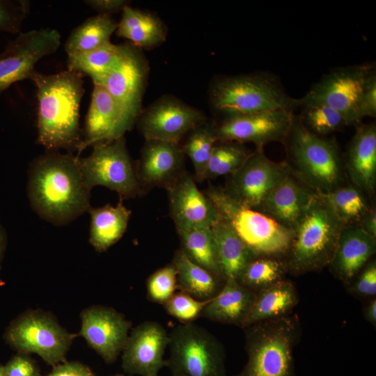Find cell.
Here are the masks:
<instances>
[{
  "mask_svg": "<svg viewBox=\"0 0 376 376\" xmlns=\"http://www.w3.org/2000/svg\"><path fill=\"white\" fill-rule=\"evenodd\" d=\"M78 156L49 151L35 159L29 169L27 194L43 219L65 226L88 212L91 190L85 184Z\"/></svg>",
  "mask_w": 376,
  "mask_h": 376,
  "instance_id": "1",
  "label": "cell"
},
{
  "mask_svg": "<svg viewBox=\"0 0 376 376\" xmlns=\"http://www.w3.org/2000/svg\"><path fill=\"white\" fill-rule=\"evenodd\" d=\"M83 75L68 69L51 75L36 70L31 76L38 99V142L49 151L65 149L72 152L79 148Z\"/></svg>",
  "mask_w": 376,
  "mask_h": 376,
  "instance_id": "2",
  "label": "cell"
},
{
  "mask_svg": "<svg viewBox=\"0 0 376 376\" xmlns=\"http://www.w3.org/2000/svg\"><path fill=\"white\" fill-rule=\"evenodd\" d=\"M244 330L247 361L233 376H295L292 352L301 335L297 315L260 322Z\"/></svg>",
  "mask_w": 376,
  "mask_h": 376,
  "instance_id": "3",
  "label": "cell"
},
{
  "mask_svg": "<svg viewBox=\"0 0 376 376\" xmlns=\"http://www.w3.org/2000/svg\"><path fill=\"white\" fill-rule=\"evenodd\" d=\"M345 225L324 200L314 193L294 231L287 269L294 274H301L329 265Z\"/></svg>",
  "mask_w": 376,
  "mask_h": 376,
  "instance_id": "4",
  "label": "cell"
},
{
  "mask_svg": "<svg viewBox=\"0 0 376 376\" xmlns=\"http://www.w3.org/2000/svg\"><path fill=\"white\" fill-rule=\"evenodd\" d=\"M205 193L256 258L288 255L294 231L265 213L239 203L224 188L210 187Z\"/></svg>",
  "mask_w": 376,
  "mask_h": 376,
  "instance_id": "5",
  "label": "cell"
},
{
  "mask_svg": "<svg viewBox=\"0 0 376 376\" xmlns=\"http://www.w3.org/2000/svg\"><path fill=\"white\" fill-rule=\"evenodd\" d=\"M210 99L212 107L227 116L270 110L292 111L297 99L288 95L268 74L222 77L213 82Z\"/></svg>",
  "mask_w": 376,
  "mask_h": 376,
  "instance_id": "6",
  "label": "cell"
},
{
  "mask_svg": "<svg viewBox=\"0 0 376 376\" xmlns=\"http://www.w3.org/2000/svg\"><path fill=\"white\" fill-rule=\"evenodd\" d=\"M289 136L291 157L300 180L316 194L340 187L343 166L336 143L314 134L295 118Z\"/></svg>",
  "mask_w": 376,
  "mask_h": 376,
  "instance_id": "7",
  "label": "cell"
},
{
  "mask_svg": "<svg viewBox=\"0 0 376 376\" xmlns=\"http://www.w3.org/2000/svg\"><path fill=\"white\" fill-rule=\"evenodd\" d=\"M169 338L165 366L171 376H226L224 347L206 329L182 323L172 329Z\"/></svg>",
  "mask_w": 376,
  "mask_h": 376,
  "instance_id": "8",
  "label": "cell"
},
{
  "mask_svg": "<svg viewBox=\"0 0 376 376\" xmlns=\"http://www.w3.org/2000/svg\"><path fill=\"white\" fill-rule=\"evenodd\" d=\"M76 335L68 332L50 314L28 311L10 322L3 338L17 353H35L51 366L66 361Z\"/></svg>",
  "mask_w": 376,
  "mask_h": 376,
  "instance_id": "9",
  "label": "cell"
},
{
  "mask_svg": "<svg viewBox=\"0 0 376 376\" xmlns=\"http://www.w3.org/2000/svg\"><path fill=\"white\" fill-rule=\"evenodd\" d=\"M93 148L91 155L78 158L83 180L90 189L104 186L118 193L120 201L143 193L125 136Z\"/></svg>",
  "mask_w": 376,
  "mask_h": 376,
  "instance_id": "10",
  "label": "cell"
},
{
  "mask_svg": "<svg viewBox=\"0 0 376 376\" xmlns=\"http://www.w3.org/2000/svg\"><path fill=\"white\" fill-rule=\"evenodd\" d=\"M374 71L370 64L333 70L297 99V106L326 105L338 111L347 125H358L363 119L359 109L362 93Z\"/></svg>",
  "mask_w": 376,
  "mask_h": 376,
  "instance_id": "11",
  "label": "cell"
},
{
  "mask_svg": "<svg viewBox=\"0 0 376 376\" xmlns=\"http://www.w3.org/2000/svg\"><path fill=\"white\" fill-rule=\"evenodd\" d=\"M60 45V33L54 29L19 33L0 54V97L13 84L31 79L36 63L55 53Z\"/></svg>",
  "mask_w": 376,
  "mask_h": 376,
  "instance_id": "12",
  "label": "cell"
},
{
  "mask_svg": "<svg viewBox=\"0 0 376 376\" xmlns=\"http://www.w3.org/2000/svg\"><path fill=\"white\" fill-rule=\"evenodd\" d=\"M290 174V165L274 162L262 149H257L237 171L230 175L224 189L239 203L258 210L269 192Z\"/></svg>",
  "mask_w": 376,
  "mask_h": 376,
  "instance_id": "13",
  "label": "cell"
},
{
  "mask_svg": "<svg viewBox=\"0 0 376 376\" xmlns=\"http://www.w3.org/2000/svg\"><path fill=\"white\" fill-rule=\"evenodd\" d=\"M295 118L292 111L287 110L230 116L215 125V132L218 141L249 142L262 149L267 143L289 136Z\"/></svg>",
  "mask_w": 376,
  "mask_h": 376,
  "instance_id": "14",
  "label": "cell"
},
{
  "mask_svg": "<svg viewBox=\"0 0 376 376\" xmlns=\"http://www.w3.org/2000/svg\"><path fill=\"white\" fill-rule=\"evenodd\" d=\"M138 119L145 139L180 143L184 136L205 123V117L200 110L166 95L142 111Z\"/></svg>",
  "mask_w": 376,
  "mask_h": 376,
  "instance_id": "15",
  "label": "cell"
},
{
  "mask_svg": "<svg viewBox=\"0 0 376 376\" xmlns=\"http://www.w3.org/2000/svg\"><path fill=\"white\" fill-rule=\"evenodd\" d=\"M148 61L132 44L123 61L111 72L93 82L102 86L121 109L130 129L142 113V100L148 75Z\"/></svg>",
  "mask_w": 376,
  "mask_h": 376,
  "instance_id": "16",
  "label": "cell"
},
{
  "mask_svg": "<svg viewBox=\"0 0 376 376\" xmlns=\"http://www.w3.org/2000/svg\"><path fill=\"white\" fill-rule=\"evenodd\" d=\"M81 336L107 363H114L127 342L130 321L115 309L92 306L81 313Z\"/></svg>",
  "mask_w": 376,
  "mask_h": 376,
  "instance_id": "17",
  "label": "cell"
},
{
  "mask_svg": "<svg viewBox=\"0 0 376 376\" xmlns=\"http://www.w3.org/2000/svg\"><path fill=\"white\" fill-rule=\"evenodd\" d=\"M166 191L170 214L178 233L211 228L220 219L213 202L205 192L198 189L194 176L187 171H185Z\"/></svg>",
  "mask_w": 376,
  "mask_h": 376,
  "instance_id": "18",
  "label": "cell"
},
{
  "mask_svg": "<svg viewBox=\"0 0 376 376\" xmlns=\"http://www.w3.org/2000/svg\"><path fill=\"white\" fill-rule=\"evenodd\" d=\"M169 341L164 327L155 321H146L129 334L122 354V368L130 375L159 376L165 366L164 354Z\"/></svg>",
  "mask_w": 376,
  "mask_h": 376,
  "instance_id": "19",
  "label": "cell"
},
{
  "mask_svg": "<svg viewBox=\"0 0 376 376\" xmlns=\"http://www.w3.org/2000/svg\"><path fill=\"white\" fill-rule=\"evenodd\" d=\"M185 159L180 143L146 139L135 166L143 192L157 187L166 189L185 171Z\"/></svg>",
  "mask_w": 376,
  "mask_h": 376,
  "instance_id": "20",
  "label": "cell"
},
{
  "mask_svg": "<svg viewBox=\"0 0 376 376\" xmlns=\"http://www.w3.org/2000/svg\"><path fill=\"white\" fill-rule=\"evenodd\" d=\"M130 130L121 109L111 95L102 86L93 84L77 156L87 147L123 137Z\"/></svg>",
  "mask_w": 376,
  "mask_h": 376,
  "instance_id": "21",
  "label": "cell"
},
{
  "mask_svg": "<svg viewBox=\"0 0 376 376\" xmlns=\"http://www.w3.org/2000/svg\"><path fill=\"white\" fill-rule=\"evenodd\" d=\"M313 194L290 174L269 192L258 210L295 231L304 216Z\"/></svg>",
  "mask_w": 376,
  "mask_h": 376,
  "instance_id": "22",
  "label": "cell"
},
{
  "mask_svg": "<svg viewBox=\"0 0 376 376\" xmlns=\"http://www.w3.org/2000/svg\"><path fill=\"white\" fill-rule=\"evenodd\" d=\"M375 239L361 226L346 224L329 265L334 274L343 282L350 283L375 253Z\"/></svg>",
  "mask_w": 376,
  "mask_h": 376,
  "instance_id": "23",
  "label": "cell"
},
{
  "mask_svg": "<svg viewBox=\"0 0 376 376\" xmlns=\"http://www.w3.org/2000/svg\"><path fill=\"white\" fill-rule=\"evenodd\" d=\"M346 168L356 187L373 192L376 182L375 124L357 127L348 149Z\"/></svg>",
  "mask_w": 376,
  "mask_h": 376,
  "instance_id": "24",
  "label": "cell"
},
{
  "mask_svg": "<svg viewBox=\"0 0 376 376\" xmlns=\"http://www.w3.org/2000/svg\"><path fill=\"white\" fill-rule=\"evenodd\" d=\"M256 292L235 279L224 281L220 291L211 298L200 317L241 327L253 304Z\"/></svg>",
  "mask_w": 376,
  "mask_h": 376,
  "instance_id": "25",
  "label": "cell"
},
{
  "mask_svg": "<svg viewBox=\"0 0 376 376\" xmlns=\"http://www.w3.org/2000/svg\"><path fill=\"white\" fill-rule=\"evenodd\" d=\"M298 301L297 290L290 281L283 279L263 288L256 292L241 328L290 315Z\"/></svg>",
  "mask_w": 376,
  "mask_h": 376,
  "instance_id": "26",
  "label": "cell"
},
{
  "mask_svg": "<svg viewBox=\"0 0 376 376\" xmlns=\"http://www.w3.org/2000/svg\"><path fill=\"white\" fill-rule=\"evenodd\" d=\"M89 242L98 252H104L116 244L125 233L131 216L121 201L115 206L107 204L90 207Z\"/></svg>",
  "mask_w": 376,
  "mask_h": 376,
  "instance_id": "27",
  "label": "cell"
},
{
  "mask_svg": "<svg viewBox=\"0 0 376 376\" xmlns=\"http://www.w3.org/2000/svg\"><path fill=\"white\" fill-rule=\"evenodd\" d=\"M116 35L138 48L149 49L165 41L166 30L159 18L148 12L126 6L118 23Z\"/></svg>",
  "mask_w": 376,
  "mask_h": 376,
  "instance_id": "28",
  "label": "cell"
},
{
  "mask_svg": "<svg viewBox=\"0 0 376 376\" xmlns=\"http://www.w3.org/2000/svg\"><path fill=\"white\" fill-rule=\"evenodd\" d=\"M217 244L224 280H238L247 265L256 257L232 227L221 217L211 227Z\"/></svg>",
  "mask_w": 376,
  "mask_h": 376,
  "instance_id": "29",
  "label": "cell"
},
{
  "mask_svg": "<svg viewBox=\"0 0 376 376\" xmlns=\"http://www.w3.org/2000/svg\"><path fill=\"white\" fill-rule=\"evenodd\" d=\"M171 263L177 272V289L196 299H210L223 286L224 280L191 261L181 249L176 251Z\"/></svg>",
  "mask_w": 376,
  "mask_h": 376,
  "instance_id": "30",
  "label": "cell"
},
{
  "mask_svg": "<svg viewBox=\"0 0 376 376\" xmlns=\"http://www.w3.org/2000/svg\"><path fill=\"white\" fill-rule=\"evenodd\" d=\"M132 44L114 45L111 42L92 51L68 56V69L89 76L97 81L119 66Z\"/></svg>",
  "mask_w": 376,
  "mask_h": 376,
  "instance_id": "31",
  "label": "cell"
},
{
  "mask_svg": "<svg viewBox=\"0 0 376 376\" xmlns=\"http://www.w3.org/2000/svg\"><path fill=\"white\" fill-rule=\"evenodd\" d=\"M118 26L110 15L98 14L76 27L65 44L68 56L79 54L95 49L110 42Z\"/></svg>",
  "mask_w": 376,
  "mask_h": 376,
  "instance_id": "32",
  "label": "cell"
},
{
  "mask_svg": "<svg viewBox=\"0 0 376 376\" xmlns=\"http://www.w3.org/2000/svg\"><path fill=\"white\" fill-rule=\"evenodd\" d=\"M178 235L181 242L180 249L188 258L224 280L212 228L193 229L178 233Z\"/></svg>",
  "mask_w": 376,
  "mask_h": 376,
  "instance_id": "33",
  "label": "cell"
},
{
  "mask_svg": "<svg viewBox=\"0 0 376 376\" xmlns=\"http://www.w3.org/2000/svg\"><path fill=\"white\" fill-rule=\"evenodd\" d=\"M182 150L194 168V180L203 182V177L215 143L218 141L215 125L203 123L189 133Z\"/></svg>",
  "mask_w": 376,
  "mask_h": 376,
  "instance_id": "34",
  "label": "cell"
},
{
  "mask_svg": "<svg viewBox=\"0 0 376 376\" xmlns=\"http://www.w3.org/2000/svg\"><path fill=\"white\" fill-rule=\"evenodd\" d=\"M251 152L238 143L217 141L213 147L203 181L234 173L243 165Z\"/></svg>",
  "mask_w": 376,
  "mask_h": 376,
  "instance_id": "35",
  "label": "cell"
},
{
  "mask_svg": "<svg viewBox=\"0 0 376 376\" xmlns=\"http://www.w3.org/2000/svg\"><path fill=\"white\" fill-rule=\"evenodd\" d=\"M286 263L277 258L258 257L245 267L237 281L255 292L283 280Z\"/></svg>",
  "mask_w": 376,
  "mask_h": 376,
  "instance_id": "36",
  "label": "cell"
},
{
  "mask_svg": "<svg viewBox=\"0 0 376 376\" xmlns=\"http://www.w3.org/2000/svg\"><path fill=\"white\" fill-rule=\"evenodd\" d=\"M345 224L361 219L368 210L360 189L356 187H338L325 193L318 194Z\"/></svg>",
  "mask_w": 376,
  "mask_h": 376,
  "instance_id": "37",
  "label": "cell"
},
{
  "mask_svg": "<svg viewBox=\"0 0 376 376\" xmlns=\"http://www.w3.org/2000/svg\"><path fill=\"white\" fill-rule=\"evenodd\" d=\"M304 107L306 122L312 132L318 136L332 133L347 125L343 117L329 107L313 104Z\"/></svg>",
  "mask_w": 376,
  "mask_h": 376,
  "instance_id": "38",
  "label": "cell"
},
{
  "mask_svg": "<svg viewBox=\"0 0 376 376\" xmlns=\"http://www.w3.org/2000/svg\"><path fill=\"white\" fill-rule=\"evenodd\" d=\"M147 295L150 301L162 305L177 289V272L171 263L153 272L146 282Z\"/></svg>",
  "mask_w": 376,
  "mask_h": 376,
  "instance_id": "39",
  "label": "cell"
},
{
  "mask_svg": "<svg viewBox=\"0 0 376 376\" xmlns=\"http://www.w3.org/2000/svg\"><path fill=\"white\" fill-rule=\"evenodd\" d=\"M210 299L198 300L180 291L174 293L163 306L170 315L182 323H189L200 317L202 310Z\"/></svg>",
  "mask_w": 376,
  "mask_h": 376,
  "instance_id": "40",
  "label": "cell"
},
{
  "mask_svg": "<svg viewBox=\"0 0 376 376\" xmlns=\"http://www.w3.org/2000/svg\"><path fill=\"white\" fill-rule=\"evenodd\" d=\"M29 6L26 0H0V31L19 33Z\"/></svg>",
  "mask_w": 376,
  "mask_h": 376,
  "instance_id": "41",
  "label": "cell"
},
{
  "mask_svg": "<svg viewBox=\"0 0 376 376\" xmlns=\"http://www.w3.org/2000/svg\"><path fill=\"white\" fill-rule=\"evenodd\" d=\"M5 376H40V368L29 354L17 353L4 366Z\"/></svg>",
  "mask_w": 376,
  "mask_h": 376,
  "instance_id": "42",
  "label": "cell"
},
{
  "mask_svg": "<svg viewBox=\"0 0 376 376\" xmlns=\"http://www.w3.org/2000/svg\"><path fill=\"white\" fill-rule=\"evenodd\" d=\"M352 292L362 297H373L376 295V263L367 264L359 273L351 288Z\"/></svg>",
  "mask_w": 376,
  "mask_h": 376,
  "instance_id": "43",
  "label": "cell"
},
{
  "mask_svg": "<svg viewBox=\"0 0 376 376\" xmlns=\"http://www.w3.org/2000/svg\"><path fill=\"white\" fill-rule=\"evenodd\" d=\"M360 114L365 117L376 116V74L374 71L369 77L360 102Z\"/></svg>",
  "mask_w": 376,
  "mask_h": 376,
  "instance_id": "44",
  "label": "cell"
},
{
  "mask_svg": "<svg viewBox=\"0 0 376 376\" xmlns=\"http://www.w3.org/2000/svg\"><path fill=\"white\" fill-rule=\"evenodd\" d=\"M47 376H96L91 369L78 361H65L54 366Z\"/></svg>",
  "mask_w": 376,
  "mask_h": 376,
  "instance_id": "45",
  "label": "cell"
},
{
  "mask_svg": "<svg viewBox=\"0 0 376 376\" xmlns=\"http://www.w3.org/2000/svg\"><path fill=\"white\" fill-rule=\"evenodd\" d=\"M85 3L99 14L106 15L123 10L129 4L126 0H87Z\"/></svg>",
  "mask_w": 376,
  "mask_h": 376,
  "instance_id": "46",
  "label": "cell"
},
{
  "mask_svg": "<svg viewBox=\"0 0 376 376\" xmlns=\"http://www.w3.org/2000/svg\"><path fill=\"white\" fill-rule=\"evenodd\" d=\"M361 228L376 238V212L375 209L368 210L361 218Z\"/></svg>",
  "mask_w": 376,
  "mask_h": 376,
  "instance_id": "47",
  "label": "cell"
},
{
  "mask_svg": "<svg viewBox=\"0 0 376 376\" xmlns=\"http://www.w3.org/2000/svg\"><path fill=\"white\" fill-rule=\"evenodd\" d=\"M366 320L375 327L376 325V299H372L363 309Z\"/></svg>",
  "mask_w": 376,
  "mask_h": 376,
  "instance_id": "48",
  "label": "cell"
},
{
  "mask_svg": "<svg viewBox=\"0 0 376 376\" xmlns=\"http://www.w3.org/2000/svg\"><path fill=\"white\" fill-rule=\"evenodd\" d=\"M7 242L8 238L6 230L0 221V270L7 246Z\"/></svg>",
  "mask_w": 376,
  "mask_h": 376,
  "instance_id": "49",
  "label": "cell"
},
{
  "mask_svg": "<svg viewBox=\"0 0 376 376\" xmlns=\"http://www.w3.org/2000/svg\"><path fill=\"white\" fill-rule=\"evenodd\" d=\"M0 376H5L4 366L0 364Z\"/></svg>",
  "mask_w": 376,
  "mask_h": 376,
  "instance_id": "50",
  "label": "cell"
},
{
  "mask_svg": "<svg viewBox=\"0 0 376 376\" xmlns=\"http://www.w3.org/2000/svg\"><path fill=\"white\" fill-rule=\"evenodd\" d=\"M111 376H125L122 374H116V375H111Z\"/></svg>",
  "mask_w": 376,
  "mask_h": 376,
  "instance_id": "51",
  "label": "cell"
}]
</instances>
